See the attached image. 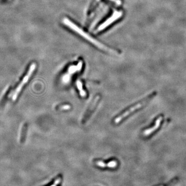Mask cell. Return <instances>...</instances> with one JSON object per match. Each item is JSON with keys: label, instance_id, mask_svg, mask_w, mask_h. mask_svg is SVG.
<instances>
[{"label": "cell", "instance_id": "1", "mask_svg": "<svg viewBox=\"0 0 186 186\" xmlns=\"http://www.w3.org/2000/svg\"><path fill=\"white\" fill-rule=\"evenodd\" d=\"M63 23L66 25H67L68 28H70L72 30H73L76 33H78V34H79L80 35L83 37L86 40L89 41L90 42L92 43L94 45H96V46H97L98 48H100L103 50L106 51L107 52H110V53H116V51L113 50L112 49H111L109 48L108 47H107L105 45H103V44H102L101 43L99 42L97 40H96L95 39L93 38L92 36L88 35V33L85 32L81 28L78 27L77 25L75 24V23H73L72 21H71V20H69L67 18H64L63 19Z\"/></svg>", "mask_w": 186, "mask_h": 186}, {"label": "cell", "instance_id": "2", "mask_svg": "<svg viewBox=\"0 0 186 186\" xmlns=\"http://www.w3.org/2000/svg\"><path fill=\"white\" fill-rule=\"evenodd\" d=\"M157 93L154 92V93L151 94V95L148 96L147 98L144 99V100L142 101L140 103L136 104V105L132 106L128 110H126L125 112H124L123 113H122L121 115L117 116L116 118H115L114 119V123L116 124L120 123L121 121L124 118H125L127 116H128L129 115H130L131 113H132L134 111L138 110L139 109L141 108V107H143L146 105V103H147L149 101L151 100L152 98H153V97L156 95Z\"/></svg>", "mask_w": 186, "mask_h": 186}, {"label": "cell", "instance_id": "3", "mask_svg": "<svg viewBox=\"0 0 186 186\" xmlns=\"http://www.w3.org/2000/svg\"><path fill=\"white\" fill-rule=\"evenodd\" d=\"M36 66V65L35 63H33L30 66V67L29 68L26 75H25V77L24 78H23L22 80L21 81V82H20V84L16 88L14 93L13 95H12V100L13 101H15L17 99V98L18 97V95H19V93H20V92L21 91L22 88H23V86H24L25 84L28 82V81L29 80L31 75L34 73V71L35 69Z\"/></svg>", "mask_w": 186, "mask_h": 186}, {"label": "cell", "instance_id": "4", "mask_svg": "<svg viewBox=\"0 0 186 186\" xmlns=\"http://www.w3.org/2000/svg\"><path fill=\"white\" fill-rule=\"evenodd\" d=\"M100 96L99 95L96 96L94 98L93 101L92 102V103L90 105V106L88 107V110L86 111L84 115L82 121V124H86L88 121L89 118H90V117L93 114V112L95 110L96 107L97 106L98 102H99V101L100 100Z\"/></svg>", "mask_w": 186, "mask_h": 186}, {"label": "cell", "instance_id": "5", "mask_svg": "<svg viewBox=\"0 0 186 186\" xmlns=\"http://www.w3.org/2000/svg\"><path fill=\"white\" fill-rule=\"evenodd\" d=\"M122 15H123V14H122V12L115 11L113 13V15L111 16V17L109 18L108 20H106V21L103 23L98 28V31H100L104 30V29H105L107 26H108L109 25L111 24V23L114 22L115 20L118 19L122 16Z\"/></svg>", "mask_w": 186, "mask_h": 186}, {"label": "cell", "instance_id": "6", "mask_svg": "<svg viewBox=\"0 0 186 186\" xmlns=\"http://www.w3.org/2000/svg\"><path fill=\"white\" fill-rule=\"evenodd\" d=\"M162 118H163V117H162V116H159L158 118L156 119L154 126L151 127V128L147 129L145 130L143 132V136H149V135H151V133H153L155 131L157 130L159 127L160 126V124H161V122L162 121Z\"/></svg>", "mask_w": 186, "mask_h": 186}, {"label": "cell", "instance_id": "7", "mask_svg": "<svg viewBox=\"0 0 186 186\" xmlns=\"http://www.w3.org/2000/svg\"><path fill=\"white\" fill-rule=\"evenodd\" d=\"M27 130V125L26 124H24V125L22 127V128L21 130V133H20V143H23L25 138V136Z\"/></svg>", "mask_w": 186, "mask_h": 186}, {"label": "cell", "instance_id": "8", "mask_svg": "<svg viewBox=\"0 0 186 186\" xmlns=\"http://www.w3.org/2000/svg\"><path fill=\"white\" fill-rule=\"evenodd\" d=\"M76 85L78 88V90H79L81 96L82 97H85L86 95V92L83 90L82 82L80 80H77L76 82Z\"/></svg>", "mask_w": 186, "mask_h": 186}, {"label": "cell", "instance_id": "9", "mask_svg": "<svg viewBox=\"0 0 186 186\" xmlns=\"http://www.w3.org/2000/svg\"><path fill=\"white\" fill-rule=\"evenodd\" d=\"M108 168H115L116 166H117V161L113 160V161H111L109 162L108 164Z\"/></svg>", "mask_w": 186, "mask_h": 186}, {"label": "cell", "instance_id": "10", "mask_svg": "<svg viewBox=\"0 0 186 186\" xmlns=\"http://www.w3.org/2000/svg\"><path fill=\"white\" fill-rule=\"evenodd\" d=\"M60 181H61V177H58V179H56L55 181L54 182V183L51 186H57L58 184L60 183Z\"/></svg>", "mask_w": 186, "mask_h": 186}, {"label": "cell", "instance_id": "11", "mask_svg": "<svg viewBox=\"0 0 186 186\" xmlns=\"http://www.w3.org/2000/svg\"><path fill=\"white\" fill-rule=\"evenodd\" d=\"M71 108V107L69 105H65V106H61L60 107V109L63 110H68Z\"/></svg>", "mask_w": 186, "mask_h": 186}, {"label": "cell", "instance_id": "12", "mask_svg": "<svg viewBox=\"0 0 186 186\" xmlns=\"http://www.w3.org/2000/svg\"><path fill=\"white\" fill-rule=\"evenodd\" d=\"M110 1H112L114 3H115L116 4L118 5H121V3H122L121 0H110Z\"/></svg>", "mask_w": 186, "mask_h": 186}]
</instances>
